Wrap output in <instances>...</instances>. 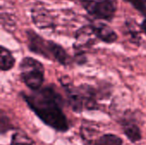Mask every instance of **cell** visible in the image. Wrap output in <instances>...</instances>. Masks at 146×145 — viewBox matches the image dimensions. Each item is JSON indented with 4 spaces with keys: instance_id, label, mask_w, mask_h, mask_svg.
I'll use <instances>...</instances> for the list:
<instances>
[{
    "instance_id": "6da1fadb",
    "label": "cell",
    "mask_w": 146,
    "mask_h": 145,
    "mask_svg": "<svg viewBox=\"0 0 146 145\" xmlns=\"http://www.w3.org/2000/svg\"><path fill=\"white\" fill-rule=\"evenodd\" d=\"M30 109L48 126L66 132L69 129L68 118L63 111V100L56 88L47 85L30 94H21Z\"/></svg>"
},
{
    "instance_id": "7a4b0ae2",
    "label": "cell",
    "mask_w": 146,
    "mask_h": 145,
    "mask_svg": "<svg viewBox=\"0 0 146 145\" xmlns=\"http://www.w3.org/2000/svg\"><path fill=\"white\" fill-rule=\"evenodd\" d=\"M21 80L32 91L39 90L44 81V65L33 57H24L20 63Z\"/></svg>"
},
{
    "instance_id": "3957f363",
    "label": "cell",
    "mask_w": 146,
    "mask_h": 145,
    "mask_svg": "<svg viewBox=\"0 0 146 145\" xmlns=\"http://www.w3.org/2000/svg\"><path fill=\"white\" fill-rule=\"evenodd\" d=\"M86 11L98 20L111 21L117 10V0H81Z\"/></svg>"
},
{
    "instance_id": "277c9868",
    "label": "cell",
    "mask_w": 146,
    "mask_h": 145,
    "mask_svg": "<svg viewBox=\"0 0 146 145\" xmlns=\"http://www.w3.org/2000/svg\"><path fill=\"white\" fill-rule=\"evenodd\" d=\"M60 82L65 91L69 107L75 113L82 112L85 109V107L79 87L74 86L67 77L60 79Z\"/></svg>"
},
{
    "instance_id": "5b68a950",
    "label": "cell",
    "mask_w": 146,
    "mask_h": 145,
    "mask_svg": "<svg viewBox=\"0 0 146 145\" xmlns=\"http://www.w3.org/2000/svg\"><path fill=\"white\" fill-rule=\"evenodd\" d=\"M26 33L27 38V47L29 50L46 59H51L49 50V41L45 40L32 29L27 30Z\"/></svg>"
},
{
    "instance_id": "8992f818",
    "label": "cell",
    "mask_w": 146,
    "mask_h": 145,
    "mask_svg": "<svg viewBox=\"0 0 146 145\" xmlns=\"http://www.w3.org/2000/svg\"><path fill=\"white\" fill-rule=\"evenodd\" d=\"M121 128L126 137L133 144L142 139L141 130L135 118L129 114H127L121 121Z\"/></svg>"
},
{
    "instance_id": "52a82bcc",
    "label": "cell",
    "mask_w": 146,
    "mask_h": 145,
    "mask_svg": "<svg viewBox=\"0 0 146 145\" xmlns=\"http://www.w3.org/2000/svg\"><path fill=\"white\" fill-rule=\"evenodd\" d=\"M91 26L95 34V37L106 44H113L118 38L116 32L105 23L97 22L92 24Z\"/></svg>"
},
{
    "instance_id": "ba28073f",
    "label": "cell",
    "mask_w": 146,
    "mask_h": 145,
    "mask_svg": "<svg viewBox=\"0 0 146 145\" xmlns=\"http://www.w3.org/2000/svg\"><path fill=\"white\" fill-rule=\"evenodd\" d=\"M78 87L82 96L85 109L95 110L98 108V102H97L98 97L95 88L87 84L80 85Z\"/></svg>"
},
{
    "instance_id": "9c48e42d",
    "label": "cell",
    "mask_w": 146,
    "mask_h": 145,
    "mask_svg": "<svg viewBox=\"0 0 146 145\" xmlns=\"http://www.w3.org/2000/svg\"><path fill=\"white\" fill-rule=\"evenodd\" d=\"M32 19L33 23L40 29L53 26V20L49 11L44 8H33L32 9Z\"/></svg>"
},
{
    "instance_id": "30bf717a",
    "label": "cell",
    "mask_w": 146,
    "mask_h": 145,
    "mask_svg": "<svg viewBox=\"0 0 146 145\" xmlns=\"http://www.w3.org/2000/svg\"><path fill=\"white\" fill-rule=\"evenodd\" d=\"M80 133L84 145H95L99 138V131L89 122H84L81 125Z\"/></svg>"
},
{
    "instance_id": "8fae6325",
    "label": "cell",
    "mask_w": 146,
    "mask_h": 145,
    "mask_svg": "<svg viewBox=\"0 0 146 145\" xmlns=\"http://www.w3.org/2000/svg\"><path fill=\"white\" fill-rule=\"evenodd\" d=\"M49 50L52 60L56 61L58 63L63 66H67L69 64V55L67 53V51L62 45L56 44L54 41L49 40Z\"/></svg>"
},
{
    "instance_id": "7c38bea8",
    "label": "cell",
    "mask_w": 146,
    "mask_h": 145,
    "mask_svg": "<svg viewBox=\"0 0 146 145\" xmlns=\"http://www.w3.org/2000/svg\"><path fill=\"white\" fill-rule=\"evenodd\" d=\"M92 35L95 34L92 31L91 25L80 27L75 32V39L77 44H74V48H76V50H82L81 48L83 46H89L93 41V39L92 38Z\"/></svg>"
},
{
    "instance_id": "4fadbf2b",
    "label": "cell",
    "mask_w": 146,
    "mask_h": 145,
    "mask_svg": "<svg viewBox=\"0 0 146 145\" xmlns=\"http://www.w3.org/2000/svg\"><path fill=\"white\" fill-rule=\"evenodd\" d=\"M15 62V59L12 53L4 46L1 47L0 52V68L2 71H9L12 69Z\"/></svg>"
},
{
    "instance_id": "5bb4252c",
    "label": "cell",
    "mask_w": 146,
    "mask_h": 145,
    "mask_svg": "<svg viewBox=\"0 0 146 145\" xmlns=\"http://www.w3.org/2000/svg\"><path fill=\"white\" fill-rule=\"evenodd\" d=\"M122 139L113 133H105L99 136L95 145H122Z\"/></svg>"
},
{
    "instance_id": "9a60e30c",
    "label": "cell",
    "mask_w": 146,
    "mask_h": 145,
    "mask_svg": "<svg viewBox=\"0 0 146 145\" xmlns=\"http://www.w3.org/2000/svg\"><path fill=\"white\" fill-rule=\"evenodd\" d=\"M10 145H36L35 142L26 133L18 132L13 134Z\"/></svg>"
},
{
    "instance_id": "2e32d148",
    "label": "cell",
    "mask_w": 146,
    "mask_h": 145,
    "mask_svg": "<svg viewBox=\"0 0 146 145\" xmlns=\"http://www.w3.org/2000/svg\"><path fill=\"white\" fill-rule=\"evenodd\" d=\"M127 30L128 33L130 34V39L133 41V43H135L136 44H139V41L141 39V37L139 35V32L137 29H133L134 27L133 26L131 22H127Z\"/></svg>"
},
{
    "instance_id": "e0dca14e",
    "label": "cell",
    "mask_w": 146,
    "mask_h": 145,
    "mask_svg": "<svg viewBox=\"0 0 146 145\" xmlns=\"http://www.w3.org/2000/svg\"><path fill=\"white\" fill-rule=\"evenodd\" d=\"M130 3L138 11H139L143 15L146 16V3L143 0H126Z\"/></svg>"
},
{
    "instance_id": "ac0fdd59",
    "label": "cell",
    "mask_w": 146,
    "mask_h": 145,
    "mask_svg": "<svg viewBox=\"0 0 146 145\" xmlns=\"http://www.w3.org/2000/svg\"><path fill=\"white\" fill-rule=\"evenodd\" d=\"M11 128H12V126L10 124L9 120L8 119L7 116H5L4 113L2 111V114H1V133L3 134L5 131H9Z\"/></svg>"
},
{
    "instance_id": "d6986e66",
    "label": "cell",
    "mask_w": 146,
    "mask_h": 145,
    "mask_svg": "<svg viewBox=\"0 0 146 145\" xmlns=\"http://www.w3.org/2000/svg\"><path fill=\"white\" fill-rule=\"evenodd\" d=\"M141 29H142V31L145 32V34L146 35V19H145L144 21H143V22H142V24H141Z\"/></svg>"
},
{
    "instance_id": "ffe728a7",
    "label": "cell",
    "mask_w": 146,
    "mask_h": 145,
    "mask_svg": "<svg viewBox=\"0 0 146 145\" xmlns=\"http://www.w3.org/2000/svg\"><path fill=\"white\" fill-rule=\"evenodd\" d=\"M143 1H144V2H145V3H146V0H143Z\"/></svg>"
}]
</instances>
